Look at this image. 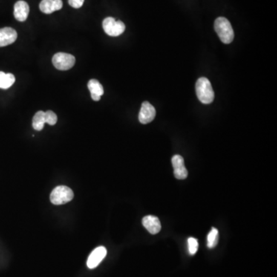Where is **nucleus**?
Instances as JSON below:
<instances>
[{
  "mask_svg": "<svg viewBox=\"0 0 277 277\" xmlns=\"http://www.w3.org/2000/svg\"><path fill=\"white\" fill-rule=\"evenodd\" d=\"M214 28L223 44H229L233 41V30L230 23L226 18H217L214 24Z\"/></svg>",
  "mask_w": 277,
  "mask_h": 277,
  "instance_id": "1",
  "label": "nucleus"
},
{
  "mask_svg": "<svg viewBox=\"0 0 277 277\" xmlns=\"http://www.w3.org/2000/svg\"><path fill=\"white\" fill-rule=\"evenodd\" d=\"M197 97L203 104H209L214 100V92L207 78L202 77L196 83Z\"/></svg>",
  "mask_w": 277,
  "mask_h": 277,
  "instance_id": "2",
  "label": "nucleus"
},
{
  "mask_svg": "<svg viewBox=\"0 0 277 277\" xmlns=\"http://www.w3.org/2000/svg\"><path fill=\"white\" fill-rule=\"evenodd\" d=\"M74 197L73 190L68 186H59L50 194V201L54 205H62L71 201Z\"/></svg>",
  "mask_w": 277,
  "mask_h": 277,
  "instance_id": "3",
  "label": "nucleus"
},
{
  "mask_svg": "<svg viewBox=\"0 0 277 277\" xmlns=\"http://www.w3.org/2000/svg\"><path fill=\"white\" fill-rule=\"evenodd\" d=\"M104 31L110 36H119L124 33L125 26L122 21H116L114 18L107 17L102 22Z\"/></svg>",
  "mask_w": 277,
  "mask_h": 277,
  "instance_id": "4",
  "label": "nucleus"
},
{
  "mask_svg": "<svg viewBox=\"0 0 277 277\" xmlns=\"http://www.w3.org/2000/svg\"><path fill=\"white\" fill-rule=\"evenodd\" d=\"M76 62V59L71 54L64 53H58L55 54L53 57V64L57 70H70Z\"/></svg>",
  "mask_w": 277,
  "mask_h": 277,
  "instance_id": "5",
  "label": "nucleus"
},
{
  "mask_svg": "<svg viewBox=\"0 0 277 277\" xmlns=\"http://www.w3.org/2000/svg\"><path fill=\"white\" fill-rule=\"evenodd\" d=\"M156 110L149 102H143L139 114V120L142 124H147L155 119Z\"/></svg>",
  "mask_w": 277,
  "mask_h": 277,
  "instance_id": "6",
  "label": "nucleus"
},
{
  "mask_svg": "<svg viewBox=\"0 0 277 277\" xmlns=\"http://www.w3.org/2000/svg\"><path fill=\"white\" fill-rule=\"evenodd\" d=\"M107 254V250L104 246L96 248L90 254L87 260V266L90 269H94L99 266Z\"/></svg>",
  "mask_w": 277,
  "mask_h": 277,
  "instance_id": "7",
  "label": "nucleus"
},
{
  "mask_svg": "<svg viewBox=\"0 0 277 277\" xmlns=\"http://www.w3.org/2000/svg\"><path fill=\"white\" fill-rule=\"evenodd\" d=\"M174 176L178 180H184L188 177V171L185 166L184 160L180 155H175L172 158Z\"/></svg>",
  "mask_w": 277,
  "mask_h": 277,
  "instance_id": "8",
  "label": "nucleus"
},
{
  "mask_svg": "<svg viewBox=\"0 0 277 277\" xmlns=\"http://www.w3.org/2000/svg\"><path fill=\"white\" fill-rule=\"evenodd\" d=\"M17 39V33L10 27L0 29V47H7L13 44Z\"/></svg>",
  "mask_w": 277,
  "mask_h": 277,
  "instance_id": "9",
  "label": "nucleus"
},
{
  "mask_svg": "<svg viewBox=\"0 0 277 277\" xmlns=\"http://www.w3.org/2000/svg\"><path fill=\"white\" fill-rule=\"evenodd\" d=\"M30 7L25 1H18L14 6V16L16 20L24 22L28 18Z\"/></svg>",
  "mask_w": 277,
  "mask_h": 277,
  "instance_id": "10",
  "label": "nucleus"
},
{
  "mask_svg": "<svg viewBox=\"0 0 277 277\" xmlns=\"http://www.w3.org/2000/svg\"><path fill=\"white\" fill-rule=\"evenodd\" d=\"M143 225L151 234H157L161 229V223L158 217L155 216H146L143 219Z\"/></svg>",
  "mask_w": 277,
  "mask_h": 277,
  "instance_id": "11",
  "label": "nucleus"
},
{
  "mask_svg": "<svg viewBox=\"0 0 277 277\" xmlns=\"http://www.w3.org/2000/svg\"><path fill=\"white\" fill-rule=\"evenodd\" d=\"M16 78L12 73L0 72V88L7 90L14 84Z\"/></svg>",
  "mask_w": 277,
  "mask_h": 277,
  "instance_id": "12",
  "label": "nucleus"
},
{
  "mask_svg": "<svg viewBox=\"0 0 277 277\" xmlns=\"http://www.w3.org/2000/svg\"><path fill=\"white\" fill-rule=\"evenodd\" d=\"M45 112L39 111L36 113L33 119V126L37 131H40L45 125Z\"/></svg>",
  "mask_w": 277,
  "mask_h": 277,
  "instance_id": "13",
  "label": "nucleus"
},
{
  "mask_svg": "<svg viewBox=\"0 0 277 277\" xmlns=\"http://www.w3.org/2000/svg\"><path fill=\"white\" fill-rule=\"evenodd\" d=\"M88 88L91 95H97L99 96H102L103 95V87L101 85L100 82L96 79H90V82H88Z\"/></svg>",
  "mask_w": 277,
  "mask_h": 277,
  "instance_id": "14",
  "label": "nucleus"
},
{
  "mask_svg": "<svg viewBox=\"0 0 277 277\" xmlns=\"http://www.w3.org/2000/svg\"><path fill=\"white\" fill-rule=\"evenodd\" d=\"M219 241V232L216 228H212L208 234L207 246L209 249L216 247Z\"/></svg>",
  "mask_w": 277,
  "mask_h": 277,
  "instance_id": "15",
  "label": "nucleus"
},
{
  "mask_svg": "<svg viewBox=\"0 0 277 277\" xmlns=\"http://www.w3.org/2000/svg\"><path fill=\"white\" fill-rule=\"evenodd\" d=\"M54 1L53 0H42L39 4V9L41 11L46 14H51L55 12Z\"/></svg>",
  "mask_w": 277,
  "mask_h": 277,
  "instance_id": "16",
  "label": "nucleus"
},
{
  "mask_svg": "<svg viewBox=\"0 0 277 277\" xmlns=\"http://www.w3.org/2000/svg\"><path fill=\"white\" fill-rule=\"evenodd\" d=\"M198 241L197 239L190 238L188 239V247H189V252L190 255H195L198 250Z\"/></svg>",
  "mask_w": 277,
  "mask_h": 277,
  "instance_id": "17",
  "label": "nucleus"
},
{
  "mask_svg": "<svg viewBox=\"0 0 277 277\" xmlns=\"http://www.w3.org/2000/svg\"><path fill=\"white\" fill-rule=\"evenodd\" d=\"M45 121L46 123H48L49 125H55L57 122V116L53 111L49 110L45 112Z\"/></svg>",
  "mask_w": 277,
  "mask_h": 277,
  "instance_id": "18",
  "label": "nucleus"
},
{
  "mask_svg": "<svg viewBox=\"0 0 277 277\" xmlns=\"http://www.w3.org/2000/svg\"><path fill=\"white\" fill-rule=\"evenodd\" d=\"M84 0H69V4L75 9H79L83 5Z\"/></svg>",
  "mask_w": 277,
  "mask_h": 277,
  "instance_id": "19",
  "label": "nucleus"
},
{
  "mask_svg": "<svg viewBox=\"0 0 277 277\" xmlns=\"http://www.w3.org/2000/svg\"><path fill=\"white\" fill-rule=\"evenodd\" d=\"M54 1V9L55 11L60 10L62 8V0H53Z\"/></svg>",
  "mask_w": 277,
  "mask_h": 277,
  "instance_id": "20",
  "label": "nucleus"
}]
</instances>
